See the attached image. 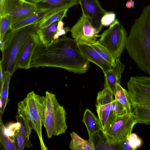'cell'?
I'll return each instance as SVG.
<instances>
[{"mask_svg":"<svg viewBox=\"0 0 150 150\" xmlns=\"http://www.w3.org/2000/svg\"><path fill=\"white\" fill-rule=\"evenodd\" d=\"M54 67L76 74H84L90 67L79 45L66 35L48 45L40 42L33 55L30 68Z\"/></svg>","mask_w":150,"mask_h":150,"instance_id":"6da1fadb","label":"cell"},{"mask_svg":"<svg viewBox=\"0 0 150 150\" xmlns=\"http://www.w3.org/2000/svg\"><path fill=\"white\" fill-rule=\"evenodd\" d=\"M125 48L140 69L150 76V5L145 6L134 20Z\"/></svg>","mask_w":150,"mask_h":150,"instance_id":"7a4b0ae2","label":"cell"},{"mask_svg":"<svg viewBox=\"0 0 150 150\" xmlns=\"http://www.w3.org/2000/svg\"><path fill=\"white\" fill-rule=\"evenodd\" d=\"M38 24H33L11 31L4 36L0 45L2 57L0 64L3 74L12 76L16 70V60L18 53L22 45L33 33H36Z\"/></svg>","mask_w":150,"mask_h":150,"instance_id":"3957f363","label":"cell"},{"mask_svg":"<svg viewBox=\"0 0 150 150\" xmlns=\"http://www.w3.org/2000/svg\"><path fill=\"white\" fill-rule=\"evenodd\" d=\"M24 112L32 129H33L38 137L41 150H47L43 139L42 127L45 122L46 106L45 96H40L32 91L17 104Z\"/></svg>","mask_w":150,"mask_h":150,"instance_id":"277c9868","label":"cell"},{"mask_svg":"<svg viewBox=\"0 0 150 150\" xmlns=\"http://www.w3.org/2000/svg\"><path fill=\"white\" fill-rule=\"evenodd\" d=\"M45 127L47 136L51 138L53 136H58L65 132L67 126L66 123L65 110L61 106L54 94L47 91L45 92Z\"/></svg>","mask_w":150,"mask_h":150,"instance_id":"5b68a950","label":"cell"},{"mask_svg":"<svg viewBox=\"0 0 150 150\" xmlns=\"http://www.w3.org/2000/svg\"><path fill=\"white\" fill-rule=\"evenodd\" d=\"M137 123V117L132 112L117 116L104 133L109 145L116 150V145L128 138Z\"/></svg>","mask_w":150,"mask_h":150,"instance_id":"8992f818","label":"cell"},{"mask_svg":"<svg viewBox=\"0 0 150 150\" xmlns=\"http://www.w3.org/2000/svg\"><path fill=\"white\" fill-rule=\"evenodd\" d=\"M127 32L118 19L104 31L98 40L107 48L115 59H120L125 48Z\"/></svg>","mask_w":150,"mask_h":150,"instance_id":"52a82bcc","label":"cell"},{"mask_svg":"<svg viewBox=\"0 0 150 150\" xmlns=\"http://www.w3.org/2000/svg\"><path fill=\"white\" fill-rule=\"evenodd\" d=\"M132 106L150 105V78L131 76L127 83Z\"/></svg>","mask_w":150,"mask_h":150,"instance_id":"ba28073f","label":"cell"},{"mask_svg":"<svg viewBox=\"0 0 150 150\" xmlns=\"http://www.w3.org/2000/svg\"><path fill=\"white\" fill-rule=\"evenodd\" d=\"M38 10L35 4L26 0H0V17L10 16L12 24Z\"/></svg>","mask_w":150,"mask_h":150,"instance_id":"9c48e42d","label":"cell"},{"mask_svg":"<svg viewBox=\"0 0 150 150\" xmlns=\"http://www.w3.org/2000/svg\"><path fill=\"white\" fill-rule=\"evenodd\" d=\"M114 95L108 88L104 87L99 92L96 98V107L102 130L105 132L116 116L112 110Z\"/></svg>","mask_w":150,"mask_h":150,"instance_id":"30bf717a","label":"cell"},{"mask_svg":"<svg viewBox=\"0 0 150 150\" xmlns=\"http://www.w3.org/2000/svg\"><path fill=\"white\" fill-rule=\"evenodd\" d=\"M72 37L79 45H91L100 37L89 20L82 15L70 30Z\"/></svg>","mask_w":150,"mask_h":150,"instance_id":"8fae6325","label":"cell"},{"mask_svg":"<svg viewBox=\"0 0 150 150\" xmlns=\"http://www.w3.org/2000/svg\"><path fill=\"white\" fill-rule=\"evenodd\" d=\"M40 42L39 37L36 33L32 34L21 47L17 55L16 65L18 68L30 69V63L35 50Z\"/></svg>","mask_w":150,"mask_h":150,"instance_id":"7c38bea8","label":"cell"},{"mask_svg":"<svg viewBox=\"0 0 150 150\" xmlns=\"http://www.w3.org/2000/svg\"><path fill=\"white\" fill-rule=\"evenodd\" d=\"M82 15L86 16L99 32L102 29L103 17L107 13L100 5L98 0H78Z\"/></svg>","mask_w":150,"mask_h":150,"instance_id":"4fadbf2b","label":"cell"},{"mask_svg":"<svg viewBox=\"0 0 150 150\" xmlns=\"http://www.w3.org/2000/svg\"><path fill=\"white\" fill-rule=\"evenodd\" d=\"M62 10L63 9L38 10L36 12L11 24L9 30H15L29 25L39 24L49 16Z\"/></svg>","mask_w":150,"mask_h":150,"instance_id":"5bb4252c","label":"cell"},{"mask_svg":"<svg viewBox=\"0 0 150 150\" xmlns=\"http://www.w3.org/2000/svg\"><path fill=\"white\" fill-rule=\"evenodd\" d=\"M124 69V65L118 59L115 60V64L112 69L104 74V87L109 89L114 96L116 85L120 83L122 74Z\"/></svg>","mask_w":150,"mask_h":150,"instance_id":"9a60e30c","label":"cell"},{"mask_svg":"<svg viewBox=\"0 0 150 150\" xmlns=\"http://www.w3.org/2000/svg\"><path fill=\"white\" fill-rule=\"evenodd\" d=\"M79 45L82 53L87 60L98 65L103 71L104 74L112 69L113 66L91 46L85 45Z\"/></svg>","mask_w":150,"mask_h":150,"instance_id":"2e32d148","label":"cell"},{"mask_svg":"<svg viewBox=\"0 0 150 150\" xmlns=\"http://www.w3.org/2000/svg\"><path fill=\"white\" fill-rule=\"evenodd\" d=\"M82 121L87 128L89 137L88 139L92 144L93 135L102 130L99 120L91 110L87 108L84 112Z\"/></svg>","mask_w":150,"mask_h":150,"instance_id":"e0dca14e","label":"cell"},{"mask_svg":"<svg viewBox=\"0 0 150 150\" xmlns=\"http://www.w3.org/2000/svg\"><path fill=\"white\" fill-rule=\"evenodd\" d=\"M78 4V0H45L35 4L38 10L69 8Z\"/></svg>","mask_w":150,"mask_h":150,"instance_id":"ac0fdd59","label":"cell"},{"mask_svg":"<svg viewBox=\"0 0 150 150\" xmlns=\"http://www.w3.org/2000/svg\"><path fill=\"white\" fill-rule=\"evenodd\" d=\"M18 131L13 134H8L1 117H0V141L6 150H17L16 136Z\"/></svg>","mask_w":150,"mask_h":150,"instance_id":"d6986e66","label":"cell"},{"mask_svg":"<svg viewBox=\"0 0 150 150\" xmlns=\"http://www.w3.org/2000/svg\"><path fill=\"white\" fill-rule=\"evenodd\" d=\"M16 118L17 122L20 125V131L30 148L32 147L33 145L29 138L32 129L24 112L18 107Z\"/></svg>","mask_w":150,"mask_h":150,"instance_id":"ffe728a7","label":"cell"},{"mask_svg":"<svg viewBox=\"0 0 150 150\" xmlns=\"http://www.w3.org/2000/svg\"><path fill=\"white\" fill-rule=\"evenodd\" d=\"M60 20L53 23L46 27L38 28L36 33L39 37L40 42L42 44L48 45L54 41V37L57 33V25Z\"/></svg>","mask_w":150,"mask_h":150,"instance_id":"44dd1931","label":"cell"},{"mask_svg":"<svg viewBox=\"0 0 150 150\" xmlns=\"http://www.w3.org/2000/svg\"><path fill=\"white\" fill-rule=\"evenodd\" d=\"M71 140L69 145L72 150H95L92 143L88 139L85 140L74 132L71 134Z\"/></svg>","mask_w":150,"mask_h":150,"instance_id":"7402d4cb","label":"cell"},{"mask_svg":"<svg viewBox=\"0 0 150 150\" xmlns=\"http://www.w3.org/2000/svg\"><path fill=\"white\" fill-rule=\"evenodd\" d=\"M114 96V99L123 105L127 113L132 112V104L128 92L120 85V83L116 85Z\"/></svg>","mask_w":150,"mask_h":150,"instance_id":"603a6c76","label":"cell"},{"mask_svg":"<svg viewBox=\"0 0 150 150\" xmlns=\"http://www.w3.org/2000/svg\"><path fill=\"white\" fill-rule=\"evenodd\" d=\"M12 75L7 74L4 75V80L0 88V117L4 113L5 107L8 101V89L10 80Z\"/></svg>","mask_w":150,"mask_h":150,"instance_id":"cb8c5ba5","label":"cell"},{"mask_svg":"<svg viewBox=\"0 0 150 150\" xmlns=\"http://www.w3.org/2000/svg\"><path fill=\"white\" fill-rule=\"evenodd\" d=\"M90 46L93 48L100 55L112 66L113 67L115 66V59L108 50L98 41H96Z\"/></svg>","mask_w":150,"mask_h":150,"instance_id":"d4e9b609","label":"cell"},{"mask_svg":"<svg viewBox=\"0 0 150 150\" xmlns=\"http://www.w3.org/2000/svg\"><path fill=\"white\" fill-rule=\"evenodd\" d=\"M68 10V9L62 10L49 16L38 24V28H45L57 21L62 20L64 17H67V13Z\"/></svg>","mask_w":150,"mask_h":150,"instance_id":"484cf974","label":"cell"},{"mask_svg":"<svg viewBox=\"0 0 150 150\" xmlns=\"http://www.w3.org/2000/svg\"><path fill=\"white\" fill-rule=\"evenodd\" d=\"M0 45L3 41L4 36L7 31L9 30L12 24L11 16L6 15L0 17Z\"/></svg>","mask_w":150,"mask_h":150,"instance_id":"4316f807","label":"cell"},{"mask_svg":"<svg viewBox=\"0 0 150 150\" xmlns=\"http://www.w3.org/2000/svg\"><path fill=\"white\" fill-rule=\"evenodd\" d=\"M132 150H135L140 147L142 144L141 139L135 133H131L128 138Z\"/></svg>","mask_w":150,"mask_h":150,"instance_id":"83f0119b","label":"cell"},{"mask_svg":"<svg viewBox=\"0 0 150 150\" xmlns=\"http://www.w3.org/2000/svg\"><path fill=\"white\" fill-rule=\"evenodd\" d=\"M112 110L116 117L123 115L127 113L123 105L115 99L112 102Z\"/></svg>","mask_w":150,"mask_h":150,"instance_id":"f1b7e54d","label":"cell"},{"mask_svg":"<svg viewBox=\"0 0 150 150\" xmlns=\"http://www.w3.org/2000/svg\"><path fill=\"white\" fill-rule=\"evenodd\" d=\"M116 15L114 12H107L101 19V24L103 26H110L116 19Z\"/></svg>","mask_w":150,"mask_h":150,"instance_id":"f546056e","label":"cell"},{"mask_svg":"<svg viewBox=\"0 0 150 150\" xmlns=\"http://www.w3.org/2000/svg\"><path fill=\"white\" fill-rule=\"evenodd\" d=\"M17 150H23L24 148H30L19 130H18L16 136Z\"/></svg>","mask_w":150,"mask_h":150,"instance_id":"4dcf8cb0","label":"cell"},{"mask_svg":"<svg viewBox=\"0 0 150 150\" xmlns=\"http://www.w3.org/2000/svg\"><path fill=\"white\" fill-rule=\"evenodd\" d=\"M134 114L137 117V123L145 124H150V112Z\"/></svg>","mask_w":150,"mask_h":150,"instance_id":"1f68e13d","label":"cell"},{"mask_svg":"<svg viewBox=\"0 0 150 150\" xmlns=\"http://www.w3.org/2000/svg\"><path fill=\"white\" fill-rule=\"evenodd\" d=\"M116 150H132L128 139L120 142L115 146Z\"/></svg>","mask_w":150,"mask_h":150,"instance_id":"d6a6232c","label":"cell"},{"mask_svg":"<svg viewBox=\"0 0 150 150\" xmlns=\"http://www.w3.org/2000/svg\"><path fill=\"white\" fill-rule=\"evenodd\" d=\"M70 30V29L68 26L66 27L60 31H57V34L59 37L62 35H66V33Z\"/></svg>","mask_w":150,"mask_h":150,"instance_id":"836d02e7","label":"cell"},{"mask_svg":"<svg viewBox=\"0 0 150 150\" xmlns=\"http://www.w3.org/2000/svg\"><path fill=\"white\" fill-rule=\"evenodd\" d=\"M134 2L133 0H129L126 3V7L129 9L134 8Z\"/></svg>","mask_w":150,"mask_h":150,"instance_id":"e575fe53","label":"cell"},{"mask_svg":"<svg viewBox=\"0 0 150 150\" xmlns=\"http://www.w3.org/2000/svg\"><path fill=\"white\" fill-rule=\"evenodd\" d=\"M0 85L1 87L3 84L4 80L3 71L2 66L1 64H0Z\"/></svg>","mask_w":150,"mask_h":150,"instance_id":"d590c367","label":"cell"},{"mask_svg":"<svg viewBox=\"0 0 150 150\" xmlns=\"http://www.w3.org/2000/svg\"><path fill=\"white\" fill-rule=\"evenodd\" d=\"M64 23L62 21V20H60L59 21L57 27V31H60L64 29Z\"/></svg>","mask_w":150,"mask_h":150,"instance_id":"8d00e7d4","label":"cell"},{"mask_svg":"<svg viewBox=\"0 0 150 150\" xmlns=\"http://www.w3.org/2000/svg\"><path fill=\"white\" fill-rule=\"evenodd\" d=\"M31 2L35 4L37 3L40 2L41 1H43L45 0H29Z\"/></svg>","mask_w":150,"mask_h":150,"instance_id":"74e56055","label":"cell"},{"mask_svg":"<svg viewBox=\"0 0 150 150\" xmlns=\"http://www.w3.org/2000/svg\"><path fill=\"white\" fill-rule=\"evenodd\" d=\"M150 146V147H149V148H150L149 149L150 150V146Z\"/></svg>","mask_w":150,"mask_h":150,"instance_id":"f35d334b","label":"cell"},{"mask_svg":"<svg viewBox=\"0 0 150 150\" xmlns=\"http://www.w3.org/2000/svg\"></svg>","mask_w":150,"mask_h":150,"instance_id":"ab89813d","label":"cell"}]
</instances>
